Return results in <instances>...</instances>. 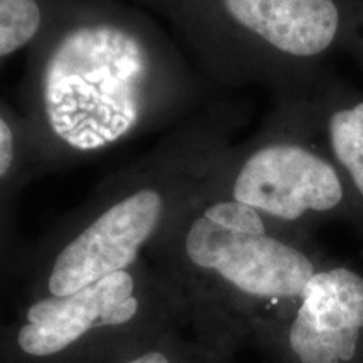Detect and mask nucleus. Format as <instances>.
Here are the masks:
<instances>
[{
  "instance_id": "1a4fd4ad",
  "label": "nucleus",
  "mask_w": 363,
  "mask_h": 363,
  "mask_svg": "<svg viewBox=\"0 0 363 363\" xmlns=\"http://www.w3.org/2000/svg\"><path fill=\"white\" fill-rule=\"evenodd\" d=\"M39 27L40 9L35 0H0V57L30 43Z\"/></svg>"
},
{
  "instance_id": "0eeeda50",
  "label": "nucleus",
  "mask_w": 363,
  "mask_h": 363,
  "mask_svg": "<svg viewBox=\"0 0 363 363\" xmlns=\"http://www.w3.org/2000/svg\"><path fill=\"white\" fill-rule=\"evenodd\" d=\"M138 306L133 276L115 272L67 296L35 301L27 311L29 323L19 331V345L33 357L56 355L89 330L128 323Z\"/></svg>"
},
{
  "instance_id": "20e7f679",
  "label": "nucleus",
  "mask_w": 363,
  "mask_h": 363,
  "mask_svg": "<svg viewBox=\"0 0 363 363\" xmlns=\"http://www.w3.org/2000/svg\"><path fill=\"white\" fill-rule=\"evenodd\" d=\"M222 7L254 44L251 54L288 71L299 89L325 74V61L345 48L352 26L337 0H222Z\"/></svg>"
},
{
  "instance_id": "f8f14e48",
  "label": "nucleus",
  "mask_w": 363,
  "mask_h": 363,
  "mask_svg": "<svg viewBox=\"0 0 363 363\" xmlns=\"http://www.w3.org/2000/svg\"><path fill=\"white\" fill-rule=\"evenodd\" d=\"M126 363H170V360L160 352H147L143 353L142 357L135 358V360H130Z\"/></svg>"
},
{
  "instance_id": "9b49d317",
  "label": "nucleus",
  "mask_w": 363,
  "mask_h": 363,
  "mask_svg": "<svg viewBox=\"0 0 363 363\" xmlns=\"http://www.w3.org/2000/svg\"><path fill=\"white\" fill-rule=\"evenodd\" d=\"M345 51L350 52L353 57L363 66V19L353 21L348 33L347 43H345Z\"/></svg>"
},
{
  "instance_id": "9d476101",
  "label": "nucleus",
  "mask_w": 363,
  "mask_h": 363,
  "mask_svg": "<svg viewBox=\"0 0 363 363\" xmlns=\"http://www.w3.org/2000/svg\"><path fill=\"white\" fill-rule=\"evenodd\" d=\"M13 162V135L7 121L0 116V177L11 170Z\"/></svg>"
},
{
  "instance_id": "6e6552de",
  "label": "nucleus",
  "mask_w": 363,
  "mask_h": 363,
  "mask_svg": "<svg viewBox=\"0 0 363 363\" xmlns=\"http://www.w3.org/2000/svg\"><path fill=\"white\" fill-rule=\"evenodd\" d=\"M294 108L342 172L352 194L353 225L363 229V93L326 71L301 89Z\"/></svg>"
},
{
  "instance_id": "f03ea898",
  "label": "nucleus",
  "mask_w": 363,
  "mask_h": 363,
  "mask_svg": "<svg viewBox=\"0 0 363 363\" xmlns=\"http://www.w3.org/2000/svg\"><path fill=\"white\" fill-rule=\"evenodd\" d=\"M185 252L195 267L249 301L294 306L326 257L254 208L217 195L190 222Z\"/></svg>"
},
{
  "instance_id": "39448f33",
  "label": "nucleus",
  "mask_w": 363,
  "mask_h": 363,
  "mask_svg": "<svg viewBox=\"0 0 363 363\" xmlns=\"http://www.w3.org/2000/svg\"><path fill=\"white\" fill-rule=\"evenodd\" d=\"M288 347L298 363H363V271L328 259L293 308Z\"/></svg>"
},
{
  "instance_id": "423d86ee",
  "label": "nucleus",
  "mask_w": 363,
  "mask_h": 363,
  "mask_svg": "<svg viewBox=\"0 0 363 363\" xmlns=\"http://www.w3.org/2000/svg\"><path fill=\"white\" fill-rule=\"evenodd\" d=\"M162 211V195L155 189H140L113 203L61 249L49 274V293L67 296L126 271L155 233Z\"/></svg>"
},
{
  "instance_id": "f257e3e1",
  "label": "nucleus",
  "mask_w": 363,
  "mask_h": 363,
  "mask_svg": "<svg viewBox=\"0 0 363 363\" xmlns=\"http://www.w3.org/2000/svg\"><path fill=\"white\" fill-rule=\"evenodd\" d=\"M148 69L143 44L121 27L69 30L52 49L43 76L52 133L79 152L123 138L142 118Z\"/></svg>"
},
{
  "instance_id": "7ed1b4c3",
  "label": "nucleus",
  "mask_w": 363,
  "mask_h": 363,
  "mask_svg": "<svg viewBox=\"0 0 363 363\" xmlns=\"http://www.w3.org/2000/svg\"><path fill=\"white\" fill-rule=\"evenodd\" d=\"M291 133L252 147L230 167L227 192L279 227L326 220L353 224V201L342 172L318 145L294 108Z\"/></svg>"
}]
</instances>
